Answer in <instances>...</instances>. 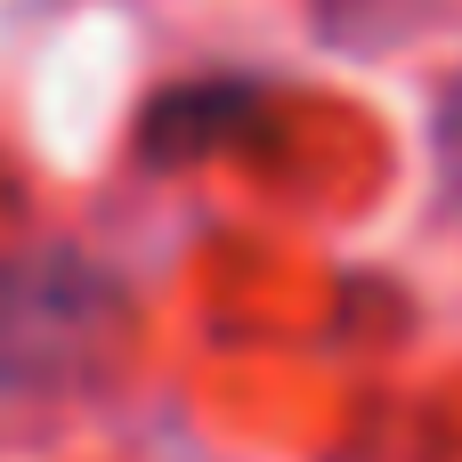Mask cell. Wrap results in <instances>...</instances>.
Instances as JSON below:
<instances>
[{
	"instance_id": "1",
	"label": "cell",
	"mask_w": 462,
	"mask_h": 462,
	"mask_svg": "<svg viewBox=\"0 0 462 462\" xmlns=\"http://www.w3.org/2000/svg\"><path fill=\"white\" fill-rule=\"evenodd\" d=\"M114 276L81 252H16L0 260V390H57L114 333Z\"/></svg>"
},
{
	"instance_id": "2",
	"label": "cell",
	"mask_w": 462,
	"mask_h": 462,
	"mask_svg": "<svg viewBox=\"0 0 462 462\" xmlns=\"http://www.w3.org/2000/svg\"><path fill=\"white\" fill-rule=\"evenodd\" d=\"M439 154H447V179H455V195H462V81L447 89V122H439Z\"/></svg>"
}]
</instances>
